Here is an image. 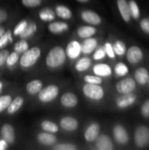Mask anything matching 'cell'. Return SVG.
<instances>
[{
	"label": "cell",
	"mask_w": 149,
	"mask_h": 150,
	"mask_svg": "<svg viewBox=\"0 0 149 150\" xmlns=\"http://www.w3.org/2000/svg\"><path fill=\"white\" fill-rule=\"evenodd\" d=\"M66 60V52L61 47H53L47 54L46 63L50 68H57L64 63Z\"/></svg>",
	"instance_id": "obj_1"
},
{
	"label": "cell",
	"mask_w": 149,
	"mask_h": 150,
	"mask_svg": "<svg viewBox=\"0 0 149 150\" xmlns=\"http://www.w3.org/2000/svg\"><path fill=\"white\" fill-rule=\"evenodd\" d=\"M40 49L37 47H32L31 49H27L25 51L19 59L20 65L24 68L32 67L33 64L36 63L39 57L40 56Z\"/></svg>",
	"instance_id": "obj_2"
},
{
	"label": "cell",
	"mask_w": 149,
	"mask_h": 150,
	"mask_svg": "<svg viewBox=\"0 0 149 150\" xmlns=\"http://www.w3.org/2000/svg\"><path fill=\"white\" fill-rule=\"evenodd\" d=\"M83 94L94 100H100L104 98L105 92L102 87H100L98 84H92V83H87L83 88Z\"/></svg>",
	"instance_id": "obj_3"
},
{
	"label": "cell",
	"mask_w": 149,
	"mask_h": 150,
	"mask_svg": "<svg viewBox=\"0 0 149 150\" xmlns=\"http://www.w3.org/2000/svg\"><path fill=\"white\" fill-rule=\"evenodd\" d=\"M59 94V89L56 85H48L45 88H42L39 94V99L41 102L48 103L53 101Z\"/></svg>",
	"instance_id": "obj_4"
},
{
	"label": "cell",
	"mask_w": 149,
	"mask_h": 150,
	"mask_svg": "<svg viewBox=\"0 0 149 150\" xmlns=\"http://www.w3.org/2000/svg\"><path fill=\"white\" fill-rule=\"evenodd\" d=\"M135 143L139 148L145 147L149 142V129L145 127L141 126L139 127L135 131Z\"/></svg>",
	"instance_id": "obj_5"
},
{
	"label": "cell",
	"mask_w": 149,
	"mask_h": 150,
	"mask_svg": "<svg viewBox=\"0 0 149 150\" xmlns=\"http://www.w3.org/2000/svg\"><path fill=\"white\" fill-rule=\"evenodd\" d=\"M117 91L119 93H129L132 92L133 91H134L135 87H136V83L133 79L132 78H126L124 79L120 82H119L117 83Z\"/></svg>",
	"instance_id": "obj_6"
},
{
	"label": "cell",
	"mask_w": 149,
	"mask_h": 150,
	"mask_svg": "<svg viewBox=\"0 0 149 150\" xmlns=\"http://www.w3.org/2000/svg\"><path fill=\"white\" fill-rule=\"evenodd\" d=\"M113 136L115 141L119 143V144H126L129 141V136L127 132L126 131V129L120 126V125H117L114 127L113 128Z\"/></svg>",
	"instance_id": "obj_7"
},
{
	"label": "cell",
	"mask_w": 149,
	"mask_h": 150,
	"mask_svg": "<svg viewBox=\"0 0 149 150\" xmlns=\"http://www.w3.org/2000/svg\"><path fill=\"white\" fill-rule=\"evenodd\" d=\"M142 56H143V54H142L141 49L136 46L131 47L126 53V57H127L128 62L133 64L141 62L142 59Z\"/></svg>",
	"instance_id": "obj_8"
},
{
	"label": "cell",
	"mask_w": 149,
	"mask_h": 150,
	"mask_svg": "<svg viewBox=\"0 0 149 150\" xmlns=\"http://www.w3.org/2000/svg\"><path fill=\"white\" fill-rule=\"evenodd\" d=\"M136 100V96L133 94L132 92L129 93H124L122 96H120L117 100V105L119 108H126L133 104H134Z\"/></svg>",
	"instance_id": "obj_9"
},
{
	"label": "cell",
	"mask_w": 149,
	"mask_h": 150,
	"mask_svg": "<svg viewBox=\"0 0 149 150\" xmlns=\"http://www.w3.org/2000/svg\"><path fill=\"white\" fill-rule=\"evenodd\" d=\"M96 147L98 150H112L113 145L112 140L105 134L98 135L96 139Z\"/></svg>",
	"instance_id": "obj_10"
},
{
	"label": "cell",
	"mask_w": 149,
	"mask_h": 150,
	"mask_svg": "<svg viewBox=\"0 0 149 150\" xmlns=\"http://www.w3.org/2000/svg\"><path fill=\"white\" fill-rule=\"evenodd\" d=\"M61 103L64 107L72 108L75 107L78 103L77 97L72 92H67L63 94L61 98Z\"/></svg>",
	"instance_id": "obj_11"
},
{
	"label": "cell",
	"mask_w": 149,
	"mask_h": 150,
	"mask_svg": "<svg viewBox=\"0 0 149 150\" xmlns=\"http://www.w3.org/2000/svg\"><path fill=\"white\" fill-rule=\"evenodd\" d=\"M99 131H100V127L97 123H93L91 124L85 131L84 133V137L86 141L88 142H94L99 135Z\"/></svg>",
	"instance_id": "obj_12"
},
{
	"label": "cell",
	"mask_w": 149,
	"mask_h": 150,
	"mask_svg": "<svg viewBox=\"0 0 149 150\" xmlns=\"http://www.w3.org/2000/svg\"><path fill=\"white\" fill-rule=\"evenodd\" d=\"M81 17L83 21L91 25H99L101 23V18L98 14L91 11H84L82 12Z\"/></svg>",
	"instance_id": "obj_13"
},
{
	"label": "cell",
	"mask_w": 149,
	"mask_h": 150,
	"mask_svg": "<svg viewBox=\"0 0 149 150\" xmlns=\"http://www.w3.org/2000/svg\"><path fill=\"white\" fill-rule=\"evenodd\" d=\"M81 45L77 42V41H71L68 44L67 46V49H66V54L71 58V59H75L77 58L80 54H81Z\"/></svg>",
	"instance_id": "obj_14"
},
{
	"label": "cell",
	"mask_w": 149,
	"mask_h": 150,
	"mask_svg": "<svg viewBox=\"0 0 149 150\" xmlns=\"http://www.w3.org/2000/svg\"><path fill=\"white\" fill-rule=\"evenodd\" d=\"M1 133L4 137V140L7 142V143L12 144L15 142V131L12 126L9 124H5L1 128Z\"/></svg>",
	"instance_id": "obj_15"
},
{
	"label": "cell",
	"mask_w": 149,
	"mask_h": 150,
	"mask_svg": "<svg viewBox=\"0 0 149 150\" xmlns=\"http://www.w3.org/2000/svg\"><path fill=\"white\" fill-rule=\"evenodd\" d=\"M61 127L67 131H75L78 127V121L72 117H64L61 120Z\"/></svg>",
	"instance_id": "obj_16"
},
{
	"label": "cell",
	"mask_w": 149,
	"mask_h": 150,
	"mask_svg": "<svg viewBox=\"0 0 149 150\" xmlns=\"http://www.w3.org/2000/svg\"><path fill=\"white\" fill-rule=\"evenodd\" d=\"M118 7L119 10V12L123 18V19L126 22H128L131 18V12L129 8V4L126 0H118Z\"/></svg>",
	"instance_id": "obj_17"
},
{
	"label": "cell",
	"mask_w": 149,
	"mask_h": 150,
	"mask_svg": "<svg viewBox=\"0 0 149 150\" xmlns=\"http://www.w3.org/2000/svg\"><path fill=\"white\" fill-rule=\"evenodd\" d=\"M97 41L96 39L87 38L83 41V45H81V51L83 54H90L97 47Z\"/></svg>",
	"instance_id": "obj_18"
},
{
	"label": "cell",
	"mask_w": 149,
	"mask_h": 150,
	"mask_svg": "<svg viewBox=\"0 0 149 150\" xmlns=\"http://www.w3.org/2000/svg\"><path fill=\"white\" fill-rule=\"evenodd\" d=\"M38 141L43 144V145H46V146H51L54 143H56V137L51 134H47V133H41L38 135L37 137Z\"/></svg>",
	"instance_id": "obj_19"
},
{
	"label": "cell",
	"mask_w": 149,
	"mask_h": 150,
	"mask_svg": "<svg viewBox=\"0 0 149 150\" xmlns=\"http://www.w3.org/2000/svg\"><path fill=\"white\" fill-rule=\"evenodd\" d=\"M43 83L40 80H32L29 82L26 85V91L31 95H35L40 92V91L42 89Z\"/></svg>",
	"instance_id": "obj_20"
},
{
	"label": "cell",
	"mask_w": 149,
	"mask_h": 150,
	"mask_svg": "<svg viewBox=\"0 0 149 150\" xmlns=\"http://www.w3.org/2000/svg\"><path fill=\"white\" fill-rule=\"evenodd\" d=\"M93 70L98 76H109L112 74V69L107 64H97Z\"/></svg>",
	"instance_id": "obj_21"
},
{
	"label": "cell",
	"mask_w": 149,
	"mask_h": 150,
	"mask_svg": "<svg viewBox=\"0 0 149 150\" xmlns=\"http://www.w3.org/2000/svg\"><path fill=\"white\" fill-rule=\"evenodd\" d=\"M68 29V24L64 22H54L48 25V30L53 33H61Z\"/></svg>",
	"instance_id": "obj_22"
},
{
	"label": "cell",
	"mask_w": 149,
	"mask_h": 150,
	"mask_svg": "<svg viewBox=\"0 0 149 150\" xmlns=\"http://www.w3.org/2000/svg\"><path fill=\"white\" fill-rule=\"evenodd\" d=\"M97 32V29L93 26H88V25H84V26H81L78 28L77 30V34L80 38H90L91 36H93Z\"/></svg>",
	"instance_id": "obj_23"
},
{
	"label": "cell",
	"mask_w": 149,
	"mask_h": 150,
	"mask_svg": "<svg viewBox=\"0 0 149 150\" xmlns=\"http://www.w3.org/2000/svg\"><path fill=\"white\" fill-rule=\"evenodd\" d=\"M24 104V99L21 97H17L14 100H11L9 106L7 107V112L9 114H13L18 112Z\"/></svg>",
	"instance_id": "obj_24"
},
{
	"label": "cell",
	"mask_w": 149,
	"mask_h": 150,
	"mask_svg": "<svg viewBox=\"0 0 149 150\" xmlns=\"http://www.w3.org/2000/svg\"><path fill=\"white\" fill-rule=\"evenodd\" d=\"M149 78L148 71L144 68H140L135 72V79L140 84H145Z\"/></svg>",
	"instance_id": "obj_25"
},
{
	"label": "cell",
	"mask_w": 149,
	"mask_h": 150,
	"mask_svg": "<svg viewBox=\"0 0 149 150\" xmlns=\"http://www.w3.org/2000/svg\"><path fill=\"white\" fill-rule=\"evenodd\" d=\"M36 31H37V25H36V24H34L32 22V23H27L26 26L22 31V33L19 34V36L22 39H27V38L31 37L32 35H33Z\"/></svg>",
	"instance_id": "obj_26"
},
{
	"label": "cell",
	"mask_w": 149,
	"mask_h": 150,
	"mask_svg": "<svg viewBox=\"0 0 149 150\" xmlns=\"http://www.w3.org/2000/svg\"><path fill=\"white\" fill-rule=\"evenodd\" d=\"M56 14L58 17L61 18H64V19H68L71 18L72 16V12L71 11L66 7V6H63V5H58L56 7Z\"/></svg>",
	"instance_id": "obj_27"
},
{
	"label": "cell",
	"mask_w": 149,
	"mask_h": 150,
	"mask_svg": "<svg viewBox=\"0 0 149 150\" xmlns=\"http://www.w3.org/2000/svg\"><path fill=\"white\" fill-rule=\"evenodd\" d=\"M90 66V60L87 57H83V58H81L76 62V69L82 72V71H85L86 69H88Z\"/></svg>",
	"instance_id": "obj_28"
},
{
	"label": "cell",
	"mask_w": 149,
	"mask_h": 150,
	"mask_svg": "<svg viewBox=\"0 0 149 150\" xmlns=\"http://www.w3.org/2000/svg\"><path fill=\"white\" fill-rule=\"evenodd\" d=\"M40 18L44 21H51L55 18V13L51 9H45L40 12Z\"/></svg>",
	"instance_id": "obj_29"
},
{
	"label": "cell",
	"mask_w": 149,
	"mask_h": 150,
	"mask_svg": "<svg viewBox=\"0 0 149 150\" xmlns=\"http://www.w3.org/2000/svg\"><path fill=\"white\" fill-rule=\"evenodd\" d=\"M27 49H28V43L25 39L16 42L14 45V51L17 52L18 54H22Z\"/></svg>",
	"instance_id": "obj_30"
},
{
	"label": "cell",
	"mask_w": 149,
	"mask_h": 150,
	"mask_svg": "<svg viewBox=\"0 0 149 150\" xmlns=\"http://www.w3.org/2000/svg\"><path fill=\"white\" fill-rule=\"evenodd\" d=\"M41 127L43 130L49 132V133H57L59 130L57 125H55L54 123H53L51 121H47V120L43 121L41 123Z\"/></svg>",
	"instance_id": "obj_31"
},
{
	"label": "cell",
	"mask_w": 149,
	"mask_h": 150,
	"mask_svg": "<svg viewBox=\"0 0 149 150\" xmlns=\"http://www.w3.org/2000/svg\"><path fill=\"white\" fill-rule=\"evenodd\" d=\"M113 50H114V53L115 54H118L119 56L123 55L125 53H126V45L125 43H123L122 41L119 40V41H116L115 44L113 45Z\"/></svg>",
	"instance_id": "obj_32"
},
{
	"label": "cell",
	"mask_w": 149,
	"mask_h": 150,
	"mask_svg": "<svg viewBox=\"0 0 149 150\" xmlns=\"http://www.w3.org/2000/svg\"><path fill=\"white\" fill-rule=\"evenodd\" d=\"M129 8H130L131 16L133 18L137 19L140 17V9H139L138 4H136V2L133 1V0L130 1V3H129Z\"/></svg>",
	"instance_id": "obj_33"
},
{
	"label": "cell",
	"mask_w": 149,
	"mask_h": 150,
	"mask_svg": "<svg viewBox=\"0 0 149 150\" xmlns=\"http://www.w3.org/2000/svg\"><path fill=\"white\" fill-rule=\"evenodd\" d=\"M8 42H12V38H11V31L4 32V33L0 38V49L4 47L8 44Z\"/></svg>",
	"instance_id": "obj_34"
},
{
	"label": "cell",
	"mask_w": 149,
	"mask_h": 150,
	"mask_svg": "<svg viewBox=\"0 0 149 150\" xmlns=\"http://www.w3.org/2000/svg\"><path fill=\"white\" fill-rule=\"evenodd\" d=\"M115 73L119 76H124L128 73V68L126 64L119 62L115 67Z\"/></svg>",
	"instance_id": "obj_35"
},
{
	"label": "cell",
	"mask_w": 149,
	"mask_h": 150,
	"mask_svg": "<svg viewBox=\"0 0 149 150\" xmlns=\"http://www.w3.org/2000/svg\"><path fill=\"white\" fill-rule=\"evenodd\" d=\"M11 100H12L11 97L8 96V95H4V96L0 97V112L4 111L5 109H7V107L9 106Z\"/></svg>",
	"instance_id": "obj_36"
},
{
	"label": "cell",
	"mask_w": 149,
	"mask_h": 150,
	"mask_svg": "<svg viewBox=\"0 0 149 150\" xmlns=\"http://www.w3.org/2000/svg\"><path fill=\"white\" fill-rule=\"evenodd\" d=\"M54 150H76V147L73 144L70 143H61V144H57L54 148Z\"/></svg>",
	"instance_id": "obj_37"
},
{
	"label": "cell",
	"mask_w": 149,
	"mask_h": 150,
	"mask_svg": "<svg viewBox=\"0 0 149 150\" xmlns=\"http://www.w3.org/2000/svg\"><path fill=\"white\" fill-rule=\"evenodd\" d=\"M84 81L87 83H92V84H100L102 83V79L100 76H85Z\"/></svg>",
	"instance_id": "obj_38"
},
{
	"label": "cell",
	"mask_w": 149,
	"mask_h": 150,
	"mask_svg": "<svg viewBox=\"0 0 149 150\" xmlns=\"http://www.w3.org/2000/svg\"><path fill=\"white\" fill-rule=\"evenodd\" d=\"M19 57H18V54L17 52H13L11 53V54L8 55V58L6 60V62H7V65L8 66H12L14 65L18 61Z\"/></svg>",
	"instance_id": "obj_39"
},
{
	"label": "cell",
	"mask_w": 149,
	"mask_h": 150,
	"mask_svg": "<svg viewBox=\"0 0 149 150\" xmlns=\"http://www.w3.org/2000/svg\"><path fill=\"white\" fill-rule=\"evenodd\" d=\"M26 25H27V21H26V20H22L21 22H19V23L15 26V28H14V30H13L14 34H15V35H19V34L22 33V31L25 29V27L26 26Z\"/></svg>",
	"instance_id": "obj_40"
},
{
	"label": "cell",
	"mask_w": 149,
	"mask_h": 150,
	"mask_svg": "<svg viewBox=\"0 0 149 150\" xmlns=\"http://www.w3.org/2000/svg\"><path fill=\"white\" fill-rule=\"evenodd\" d=\"M22 3L26 7H36L41 4V0H22Z\"/></svg>",
	"instance_id": "obj_41"
},
{
	"label": "cell",
	"mask_w": 149,
	"mask_h": 150,
	"mask_svg": "<svg viewBox=\"0 0 149 150\" xmlns=\"http://www.w3.org/2000/svg\"><path fill=\"white\" fill-rule=\"evenodd\" d=\"M105 54H106V53H105V48H103V47H99V48L95 52V54H94L93 57H94V59H95V60H101V59L105 58Z\"/></svg>",
	"instance_id": "obj_42"
},
{
	"label": "cell",
	"mask_w": 149,
	"mask_h": 150,
	"mask_svg": "<svg viewBox=\"0 0 149 150\" xmlns=\"http://www.w3.org/2000/svg\"><path fill=\"white\" fill-rule=\"evenodd\" d=\"M105 53L107 54V55L110 58H114L115 57V53H114V50H113V47L112 46L111 43H106L105 44Z\"/></svg>",
	"instance_id": "obj_43"
},
{
	"label": "cell",
	"mask_w": 149,
	"mask_h": 150,
	"mask_svg": "<svg viewBox=\"0 0 149 150\" xmlns=\"http://www.w3.org/2000/svg\"><path fill=\"white\" fill-rule=\"evenodd\" d=\"M141 29L146 33H148L149 34V18H143L141 22Z\"/></svg>",
	"instance_id": "obj_44"
},
{
	"label": "cell",
	"mask_w": 149,
	"mask_h": 150,
	"mask_svg": "<svg viewBox=\"0 0 149 150\" xmlns=\"http://www.w3.org/2000/svg\"><path fill=\"white\" fill-rule=\"evenodd\" d=\"M141 113L145 118H149V99L143 104L141 107Z\"/></svg>",
	"instance_id": "obj_45"
},
{
	"label": "cell",
	"mask_w": 149,
	"mask_h": 150,
	"mask_svg": "<svg viewBox=\"0 0 149 150\" xmlns=\"http://www.w3.org/2000/svg\"><path fill=\"white\" fill-rule=\"evenodd\" d=\"M9 55L8 50H1L0 51V66H2L7 60Z\"/></svg>",
	"instance_id": "obj_46"
},
{
	"label": "cell",
	"mask_w": 149,
	"mask_h": 150,
	"mask_svg": "<svg viewBox=\"0 0 149 150\" xmlns=\"http://www.w3.org/2000/svg\"><path fill=\"white\" fill-rule=\"evenodd\" d=\"M7 19V12L4 10H0V24Z\"/></svg>",
	"instance_id": "obj_47"
},
{
	"label": "cell",
	"mask_w": 149,
	"mask_h": 150,
	"mask_svg": "<svg viewBox=\"0 0 149 150\" xmlns=\"http://www.w3.org/2000/svg\"><path fill=\"white\" fill-rule=\"evenodd\" d=\"M8 148L7 142L5 140H1L0 141V150H4Z\"/></svg>",
	"instance_id": "obj_48"
},
{
	"label": "cell",
	"mask_w": 149,
	"mask_h": 150,
	"mask_svg": "<svg viewBox=\"0 0 149 150\" xmlns=\"http://www.w3.org/2000/svg\"><path fill=\"white\" fill-rule=\"evenodd\" d=\"M4 32H5V31H4V28L3 26H0V38H1L2 35L4 33Z\"/></svg>",
	"instance_id": "obj_49"
},
{
	"label": "cell",
	"mask_w": 149,
	"mask_h": 150,
	"mask_svg": "<svg viewBox=\"0 0 149 150\" xmlns=\"http://www.w3.org/2000/svg\"><path fill=\"white\" fill-rule=\"evenodd\" d=\"M78 2H81V3H86V2H88V1H90V0H77Z\"/></svg>",
	"instance_id": "obj_50"
},
{
	"label": "cell",
	"mask_w": 149,
	"mask_h": 150,
	"mask_svg": "<svg viewBox=\"0 0 149 150\" xmlns=\"http://www.w3.org/2000/svg\"><path fill=\"white\" fill-rule=\"evenodd\" d=\"M0 91H2V83H0Z\"/></svg>",
	"instance_id": "obj_51"
},
{
	"label": "cell",
	"mask_w": 149,
	"mask_h": 150,
	"mask_svg": "<svg viewBox=\"0 0 149 150\" xmlns=\"http://www.w3.org/2000/svg\"><path fill=\"white\" fill-rule=\"evenodd\" d=\"M148 84H149V78H148Z\"/></svg>",
	"instance_id": "obj_52"
},
{
	"label": "cell",
	"mask_w": 149,
	"mask_h": 150,
	"mask_svg": "<svg viewBox=\"0 0 149 150\" xmlns=\"http://www.w3.org/2000/svg\"><path fill=\"white\" fill-rule=\"evenodd\" d=\"M0 93H1V91H0Z\"/></svg>",
	"instance_id": "obj_53"
}]
</instances>
